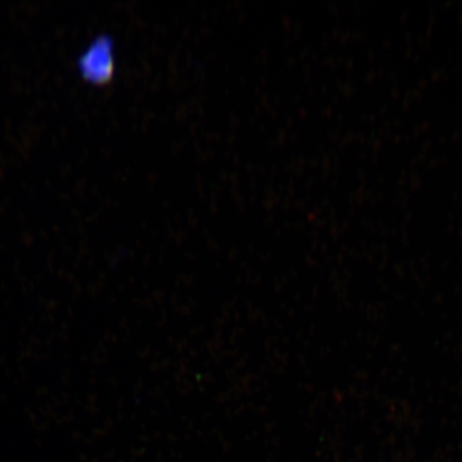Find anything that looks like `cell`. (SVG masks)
I'll return each instance as SVG.
<instances>
[{"label":"cell","instance_id":"cell-1","mask_svg":"<svg viewBox=\"0 0 462 462\" xmlns=\"http://www.w3.org/2000/svg\"><path fill=\"white\" fill-rule=\"evenodd\" d=\"M81 74L85 79L96 84L109 80L115 69L112 42L106 36L96 39L79 60Z\"/></svg>","mask_w":462,"mask_h":462}]
</instances>
